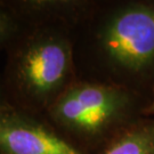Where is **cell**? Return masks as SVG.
<instances>
[{"label":"cell","instance_id":"6da1fadb","mask_svg":"<svg viewBox=\"0 0 154 154\" xmlns=\"http://www.w3.org/2000/svg\"><path fill=\"white\" fill-rule=\"evenodd\" d=\"M6 48L1 77L11 107L44 118L71 83L74 71L73 42L56 22H20Z\"/></svg>","mask_w":154,"mask_h":154},{"label":"cell","instance_id":"7a4b0ae2","mask_svg":"<svg viewBox=\"0 0 154 154\" xmlns=\"http://www.w3.org/2000/svg\"><path fill=\"white\" fill-rule=\"evenodd\" d=\"M129 97L120 87L75 80L51 104L44 118L66 138L98 139L120 121Z\"/></svg>","mask_w":154,"mask_h":154},{"label":"cell","instance_id":"3957f363","mask_svg":"<svg viewBox=\"0 0 154 154\" xmlns=\"http://www.w3.org/2000/svg\"><path fill=\"white\" fill-rule=\"evenodd\" d=\"M106 58L123 70L139 72L154 62V5L130 4L116 9L97 32Z\"/></svg>","mask_w":154,"mask_h":154},{"label":"cell","instance_id":"277c9868","mask_svg":"<svg viewBox=\"0 0 154 154\" xmlns=\"http://www.w3.org/2000/svg\"><path fill=\"white\" fill-rule=\"evenodd\" d=\"M0 154H86L45 118L14 107L0 111Z\"/></svg>","mask_w":154,"mask_h":154},{"label":"cell","instance_id":"5b68a950","mask_svg":"<svg viewBox=\"0 0 154 154\" xmlns=\"http://www.w3.org/2000/svg\"><path fill=\"white\" fill-rule=\"evenodd\" d=\"M18 22H74L90 7L82 1L63 0H0Z\"/></svg>","mask_w":154,"mask_h":154},{"label":"cell","instance_id":"8992f818","mask_svg":"<svg viewBox=\"0 0 154 154\" xmlns=\"http://www.w3.org/2000/svg\"><path fill=\"white\" fill-rule=\"evenodd\" d=\"M98 154H154V120L142 121L119 132Z\"/></svg>","mask_w":154,"mask_h":154},{"label":"cell","instance_id":"52a82bcc","mask_svg":"<svg viewBox=\"0 0 154 154\" xmlns=\"http://www.w3.org/2000/svg\"><path fill=\"white\" fill-rule=\"evenodd\" d=\"M21 23L14 14L0 1V50L5 51L18 32Z\"/></svg>","mask_w":154,"mask_h":154},{"label":"cell","instance_id":"ba28073f","mask_svg":"<svg viewBox=\"0 0 154 154\" xmlns=\"http://www.w3.org/2000/svg\"><path fill=\"white\" fill-rule=\"evenodd\" d=\"M8 107H11L9 103H8V99L6 97L5 89H4V85H2V80L0 77V111L6 110Z\"/></svg>","mask_w":154,"mask_h":154},{"label":"cell","instance_id":"9c48e42d","mask_svg":"<svg viewBox=\"0 0 154 154\" xmlns=\"http://www.w3.org/2000/svg\"><path fill=\"white\" fill-rule=\"evenodd\" d=\"M146 113H147V114H153V116H154V94H153V99H152V103H151L149 107L146 109Z\"/></svg>","mask_w":154,"mask_h":154}]
</instances>
